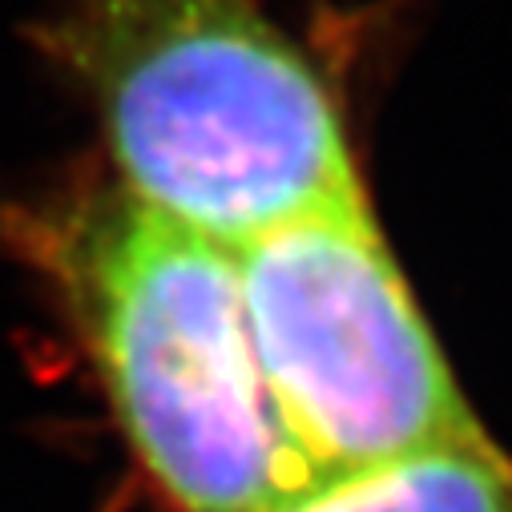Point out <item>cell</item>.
<instances>
[{
	"label": "cell",
	"instance_id": "cell-1",
	"mask_svg": "<svg viewBox=\"0 0 512 512\" xmlns=\"http://www.w3.org/2000/svg\"><path fill=\"white\" fill-rule=\"evenodd\" d=\"M0 226L65 303L125 448L170 512H271L307 484L254 359L234 250L117 182L13 206Z\"/></svg>",
	"mask_w": 512,
	"mask_h": 512
},
{
	"label": "cell",
	"instance_id": "cell-2",
	"mask_svg": "<svg viewBox=\"0 0 512 512\" xmlns=\"http://www.w3.org/2000/svg\"><path fill=\"white\" fill-rule=\"evenodd\" d=\"M113 182L226 250L363 194L315 61L254 0H73L41 29Z\"/></svg>",
	"mask_w": 512,
	"mask_h": 512
},
{
	"label": "cell",
	"instance_id": "cell-3",
	"mask_svg": "<svg viewBox=\"0 0 512 512\" xmlns=\"http://www.w3.org/2000/svg\"><path fill=\"white\" fill-rule=\"evenodd\" d=\"M271 408L307 484L484 436L367 198L234 250Z\"/></svg>",
	"mask_w": 512,
	"mask_h": 512
},
{
	"label": "cell",
	"instance_id": "cell-4",
	"mask_svg": "<svg viewBox=\"0 0 512 512\" xmlns=\"http://www.w3.org/2000/svg\"><path fill=\"white\" fill-rule=\"evenodd\" d=\"M271 512H512V460L476 436L303 484Z\"/></svg>",
	"mask_w": 512,
	"mask_h": 512
}]
</instances>
